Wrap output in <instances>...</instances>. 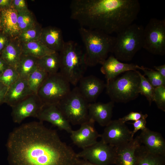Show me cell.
I'll return each instance as SVG.
<instances>
[{
  "label": "cell",
  "mask_w": 165,
  "mask_h": 165,
  "mask_svg": "<svg viewBox=\"0 0 165 165\" xmlns=\"http://www.w3.org/2000/svg\"><path fill=\"white\" fill-rule=\"evenodd\" d=\"M6 146L9 165H76L79 159L56 131L40 121L15 128L9 134Z\"/></svg>",
  "instance_id": "obj_1"
},
{
  "label": "cell",
  "mask_w": 165,
  "mask_h": 165,
  "mask_svg": "<svg viewBox=\"0 0 165 165\" xmlns=\"http://www.w3.org/2000/svg\"><path fill=\"white\" fill-rule=\"evenodd\" d=\"M71 18L80 27L110 35L133 24L140 9L138 0H73Z\"/></svg>",
  "instance_id": "obj_2"
},
{
  "label": "cell",
  "mask_w": 165,
  "mask_h": 165,
  "mask_svg": "<svg viewBox=\"0 0 165 165\" xmlns=\"http://www.w3.org/2000/svg\"><path fill=\"white\" fill-rule=\"evenodd\" d=\"M79 32L85 48V55L88 66L101 64L112 53L116 37L103 32L80 27Z\"/></svg>",
  "instance_id": "obj_3"
},
{
  "label": "cell",
  "mask_w": 165,
  "mask_h": 165,
  "mask_svg": "<svg viewBox=\"0 0 165 165\" xmlns=\"http://www.w3.org/2000/svg\"><path fill=\"white\" fill-rule=\"evenodd\" d=\"M59 54L60 72L70 84L76 86L88 67L85 51L77 43L69 40L65 42Z\"/></svg>",
  "instance_id": "obj_4"
},
{
  "label": "cell",
  "mask_w": 165,
  "mask_h": 165,
  "mask_svg": "<svg viewBox=\"0 0 165 165\" xmlns=\"http://www.w3.org/2000/svg\"><path fill=\"white\" fill-rule=\"evenodd\" d=\"M144 27L132 24L117 34L112 53L119 61H131L143 46Z\"/></svg>",
  "instance_id": "obj_5"
},
{
  "label": "cell",
  "mask_w": 165,
  "mask_h": 165,
  "mask_svg": "<svg viewBox=\"0 0 165 165\" xmlns=\"http://www.w3.org/2000/svg\"><path fill=\"white\" fill-rule=\"evenodd\" d=\"M138 71L126 72L121 76L107 82L106 93L111 101L126 103L138 97L140 79Z\"/></svg>",
  "instance_id": "obj_6"
},
{
  "label": "cell",
  "mask_w": 165,
  "mask_h": 165,
  "mask_svg": "<svg viewBox=\"0 0 165 165\" xmlns=\"http://www.w3.org/2000/svg\"><path fill=\"white\" fill-rule=\"evenodd\" d=\"M88 104L75 86L57 105L70 124L80 125L89 120Z\"/></svg>",
  "instance_id": "obj_7"
},
{
  "label": "cell",
  "mask_w": 165,
  "mask_h": 165,
  "mask_svg": "<svg viewBox=\"0 0 165 165\" xmlns=\"http://www.w3.org/2000/svg\"><path fill=\"white\" fill-rule=\"evenodd\" d=\"M70 85L60 72L49 74L37 95L44 105L57 104L71 91Z\"/></svg>",
  "instance_id": "obj_8"
},
{
  "label": "cell",
  "mask_w": 165,
  "mask_h": 165,
  "mask_svg": "<svg viewBox=\"0 0 165 165\" xmlns=\"http://www.w3.org/2000/svg\"><path fill=\"white\" fill-rule=\"evenodd\" d=\"M143 48L155 55L165 54V19H150L144 28Z\"/></svg>",
  "instance_id": "obj_9"
},
{
  "label": "cell",
  "mask_w": 165,
  "mask_h": 165,
  "mask_svg": "<svg viewBox=\"0 0 165 165\" xmlns=\"http://www.w3.org/2000/svg\"><path fill=\"white\" fill-rule=\"evenodd\" d=\"M78 158L99 165L115 164L116 151L115 147L102 140L82 149L77 153Z\"/></svg>",
  "instance_id": "obj_10"
},
{
  "label": "cell",
  "mask_w": 165,
  "mask_h": 165,
  "mask_svg": "<svg viewBox=\"0 0 165 165\" xmlns=\"http://www.w3.org/2000/svg\"><path fill=\"white\" fill-rule=\"evenodd\" d=\"M105 127L103 133L100 134L101 140L112 146L117 147L133 139L132 131L119 119L112 120Z\"/></svg>",
  "instance_id": "obj_11"
},
{
  "label": "cell",
  "mask_w": 165,
  "mask_h": 165,
  "mask_svg": "<svg viewBox=\"0 0 165 165\" xmlns=\"http://www.w3.org/2000/svg\"><path fill=\"white\" fill-rule=\"evenodd\" d=\"M44 105L36 94H32L12 107L13 122L20 123L25 119L36 117Z\"/></svg>",
  "instance_id": "obj_12"
},
{
  "label": "cell",
  "mask_w": 165,
  "mask_h": 165,
  "mask_svg": "<svg viewBox=\"0 0 165 165\" xmlns=\"http://www.w3.org/2000/svg\"><path fill=\"white\" fill-rule=\"evenodd\" d=\"M95 122L89 119L80 125L78 130H72L70 138L73 143L82 149L90 146L97 142V139L100 137L94 127Z\"/></svg>",
  "instance_id": "obj_13"
},
{
  "label": "cell",
  "mask_w": 165,
  "mask_h": 165,
  "mask_svg": "<svg viewBox=\"0 0 165 165\" xmlns=\"http://www.w3.org/2000/svg\"><path fill=\"white\" fill-rule=\"evenodd\" d=\"M36 118L41 122L46 121L60 130L71 133L72 131L70 123L65 118L57 104L44 105Z\"/></svg>",
  "instance_id": "obj_14"
},
{
  "label": "cell",
  "mask_w": 165,
  "mask_h": 165,
  "mask_svg": "<svg viewBox=\"0 0 165 165\" xmlns=\"http://www.w3.org/2000/svg\"><path fill=\"white\" fill-rule=\"evenodd\" d=\"M78 83L80 93L89 103L96 102L106 87L103 81L93 75L83 77Z\"/></svg>",
  "instance_id": "obj_15"
},
{
  "label": "cell",
  "mask_w": 165,
  "mask_h": 165,
  "mask_svg": "<svg viewBox=\"0 0 165 165\" xmlns=\"http://www.w3.org/2000/svg\"><path fill=\"white\" fill-rule=\"evenodd\" d=\"M101 73L105 75L107 82L116 78L121 74L130 71L142 70L143 66L131 63H123L118 60L113 55L108 57L101 64Z\"/></svg>",
  "instance_id": "obj_16"
},
{
  "label": "cell",
  "mask_w": 165,
  "mask_h": 165,
  "mask_svg": "<svg viewBox=\"0 0 165 165\" xmlns=\"http://www.w3.org/2000/svg\"><path fill=\"white\" fill-rule=\"evenodd\" d=\"M141 145L137 136L128 142L115 147L116 165H137L135 154L137 148Z\"/></svg>",
  "instance_id": "obj_17"
},
{
  "label": "cell",
  "mask_w": 165,
  "mask_h": 165,
  "mask_svg": "<svg viewBox=\"0 0 165 165\" xmlns=\"http://www.w3.org/2000/svg\"><path fill=\"white\" fill-rule=\"evenodd\" d=\"M138 136L140 143L150 152L165 156V141L161 134L146 127Z\"/></svg>",
  "instance_id": "obj_18"
},
{
  "label": "cell",
  "mask_w": 165,
  "mask_h": 165,
  "mask_svg": "<svg viewBox=\"0 0 165 165\" xmlns=\"http://www.w3.org/2000/svg\"><path fill=\"white\" fill-rule=\"evenodd\" d=\"M114 102L107 103L95 102L89 103V119L97 123L100 126L105 127L112 120Z\"/></svg>",
  "instance_id": "obj_19"
},
{
  "label": "cell",
  "mask_w": 165,
  "mask_h": 165,
  "mask_svg": "<svg viewBox=\"0 0 165 165\" xmlns=\"http://www.w3.org/2000/svg\"><path fill=\"white\" fill-rule=\"evenodd\" d=\"M33 94L30 89L27 79L20 78L8 87L4 103L11 107Z\"/></svg>",
  "instance_id": "obj_20"
},
{
  "label": "cell",
  "mask_w": 165,
  "mask_h": 165,
  "mask_svg": "<svg viewBox=\"0 0 165 165\" xmlns=\"http://www.w3.org/2000/svg\"><path fill=\"white\" fill-rule=\"evenodd\" d=\"M39 40L49 49L57 52L62 50L65 43L61 30L52 26L42 28Z\"/></svg>",
  "instance_id": "obj_21"
},
{
  "label": "cell",
  "mask_w": 165,
  "mask_h": 165,
  "mask_svg": "<svg viewBox=\"0 0 165 165\" xmlns=\"http://www.w3.org/2000/svg\"><path fill=\"white\" fill-rule=\"evenodd\" d=\"M17 16L18 13L12 8L1 11L0 31L12 39L17 38L20 33Z\"/></svg>",
  "instance_id": "obj_22"
},
{
  "label": "cell",
  "mask_w": 165,
  "mask_h": 165,
  "mask_svg": "<svg viewBox=\"0 0 165 165\" xmlns=\"http://www.w3.org/2000/svg\"><path fill=\"white\" fill-rule=\"evenodd\" d=\"M22 54L20 42L16 38L11 39L0 55L9 66L16 68Z\"/></svg>",
  "instance_id": "obj_23"
},
{
  "label": "cell",
  "mask_w": 165,
  "mask_h": 165,
  "mask_svg": "<svg viewBox=\"0 0 165 165\" xmlns=\"http://www.w3.org/2000/svg\"><path fill=\"white\" fill-rule=\"evenodd\" d=\"M135 154L137 165H165V156L152 153L143 145L137 148Z\"/></svg>",
  "instance_id": "obj_24"
},
{
  "label": "cell",
  "mask_w": 165,
  "mask_h": 165,
  "mask_svg": "<svg viewBox=\"0 0 165 165\" xmlns=\"http://www.w3.org/2000/svg\"><path fill=\"white\" fill-rule=\"evenodd\" d=\"M37 66L48 74L58 72L60 66L59 53L55 52L38 59Z\"/></svg>",
  "instance_id": "obj_25"
},
{
  "label": "cell",
  "mask_w": 165,
  "mask_h": 165,
  "mask_svg": "<svg viewBox=\"0 0 165 165\" xmlns=\"http://www.w3.org/2000/svg\"><path fill=\"white\" fill-rule=\"evenodd\" d=\"M20 43L22 54L38 59L55 52L48 48L39 40Z\"/></svg>",
  "instance_id": "obj_26"
},
{
  "label": "cell",
  "mask_w": 165,
  "mask_h": 165,
  "mask_svg": "<svg viewBox=\"0 0 165 165\" xmlns=\"http://www.w3.org/2000/svg\"><path fill=\"white\" fill-rule=\"evenodd\" d=\"M38 58L22 54L16 68L20 78L27 79L29 76L37 68Z\"/></svg>",
  "instance_id": "obj_27"
},
{
  "label": "cell",
  "mask_w": 165,
  "mask_h": 165,
  "mask_svg": "<svg viewBox=\"0 0 165 165\" xmlns=\"http://www.w3.org/2000/svg\"><path fill=\"white\" fill-rule=\"evenodd\" d=\"M48 75L38 68L30 75L27 79V82L30 89L33 94H37Z\"/></svg>",
  "instance_id": "obj_28"
},
{
  "label": "cell",
  "mask_w": 165,
  "mask_h": 165,
  "mask_svg": "<svg viewBox=\"0 0 165 165\" xmlns=\"http://www.w3.org/2000/svg\"><path fill=\"white\" fill-rule=\"evenodd\" d=\"M17 22L20 32L33 27L38 23L33 14L29 10L18 13Z\"/></svg>",
  "instance_id": "obj_29"
},
{
  "label": "cell",
  "mask_w": 165,
  "mask_h": 165,
  "mask_svg": "<svg viewBox=\"0 0 165 165\" xmlns=\"http://www.w3.org/2000/svg\"><path fill=\"white\" fill-rule=\"evenodd\" d=\"M42 28L38 23L33 27L20 32L17 38L20 42L39 40Z\"/></svg>",
  "instance_id": "obj_30"
},
{
  "label": "cell",
  "mask_w": 165,
  "mask_h": 165,
  "mask_svg": "<svg viewBox=\"0 0 165 165\" xmlns=\"http://www.w3.org/2000/svg\"><path fill=\"white\" fill-rule=\"evenodd\" d=\"M138 72L140 79L139 94L146 97L148 101L149 105H151L153 101L155 88L152 85L144 75H142L138 71Z\"/></svg>",
  "instance_id": "obj_31"
},
{
  "label": "cell",
  "mask_w": 165,
  "mask_h": 165,
  "mask_svg": "<svg viewBox=\"0 0 165 165\" xmlns=\"http://www.w3.org/2000/svg\"><path fill=\"white\" fill-rule=\"evenodd\" d=\"M19 78L16 68L9 66L0 75V81L9 87L15 83Z\"/></svg>",
  "instance_id": "obj_32"
},
{
  "label": "cell",
  "mask_w": 165,
  "mask_h": 165,
  "mask_svg": "<svg viewBox=\"0 0 165 165\" xmlns=\"http://www.w3.org/2000/svg\"><path fill=\"white\" fill-rule=\"evenodd\" d=\"M142 70L144 75L147 76L149 82L154 88L165 86V80L157 71L144 67Z\"/></svg>",
  "instance_id": "obj_33"
},
{
  "label": "cell",
  "mask_w": 165,
  "mask_h": 165,
  "mask_svg": "<svg viewBox=\"0 0 165 165\" xmlns=\"http://www.w3.org/2000/svg\"><path fill=\"white\" fill-rule=\"evenodd\" d=\"M153 101L158 108L165 112V86L155 88Z\"/></svg>",
  "instance_id": "obj_34"
},
{
  "label": "cell",
  "mask_w": 165,
  "mask_h": 165,
  "mask_svg": "<svg viewBox=\"0 0 165 165\" xmlns=\"http://www.w3.org/2000/svg\"><path fill=\"white\" fill-rule=\"evenodd\" d=\"M148 116L147 114H144L141 112H131L127 115L119 119L121 122L125 123L129 121H135L143 118H146Z\"/></svg>",
  "instance_id": "obj_35"
},
{
  "label": "cell",
  "mask_w": 165,
  "mask_h": 165,
  "mask_svg": "<svg viewBox=\"0 0 165 165\" xmlns=\"http://www.w3.org/2000/svg\"><path fill=\"white\" fill-rule=\"evenodd\" d=\"M12 8L18 13L26 12L29 10L25 0H12Z\"/></svg>",
  "instance_id": "obj_36"
},
{
  "label": "cell",
  "mask_w": 165,
  "mask_h": 165,
  "mask_svg": "<svg viewBox=\"0 0 165 165\" xmlns=\"http://www.w3.org/2000/svg\"><path fill=\"white\" fill-rule=\"evenodd\" d=\"M146 118H143L131 123L133 125L134 128L133 130L132 131V138H134V135L139 130H142L147 127H146Z\"/></svg>",
  "instance_id": "obj_37"
},
{
  "label": "cell",
  "mask_w": 165,
  "mask_h": 165,
  "mask_svg": "<svg viewBox=\"0 0 165 165\" xmlns=\"http://www.w3.org/2000/svg\"><path fill=\"white\" fill-rule=\"evenodd\" d=\"M11 39L8 35L0 31V55Z\"/></svg>",
  "instance_id": "obj_38"
},
{
  "label": "cell",
  "mask_w": 165,
  "mask_h": 165,
  "mask_svg": "<svg viewBox=\"0 0 165 165\" xmlns=\"http://www.w3.org/2000/svg\"><path fill=\"white\" fill-rule=\"evenodd\" d=\"M8 87L0 81V105L4 103Z\"/></svg>",
  "instance_id": "obj_39"
},
{
  "label": "cell",
  "mask_w": 165,
  "mask_h": 165,
  "mask_svg": "<svg viewBox=\"0 0 165 165\" xmlns=\"http://www.w3.org/2000/svg\"><path fill=\"white\" fill-rule=\"evenodd\" d=\"M12 0H0V11L12 8Z\"/></svg>",
  "instance_id": "obj_40"
},
{
  "label": "cell",
  "mask_w": 165,
  "mask_h": 165,
  "mask_svg": "<svg viewBox=\"0 0 165 165\" xmlns=\"http://www.w3.org/2000/svg\"><path fill=\"white\" fill-rule=\"evenodd\" d=\"M154 68L163 79L165 80V64L159 66H155Z\"/></svg>",
  "instance_id": "obj_41"
},
{
  "label": "cell",
  "mask_w": 165,
  "mask_h": 165,
  "mask_svg": "<svg viewBox=\"0 0 165 165\" xmlns=\"http://www.w3.org/2000/svg\"><path fill=\"white\" fill-rule=\"evenodd\" d=\"M6 62L1 57L0 55V75H1L9 67Z\"/></svg>",
  "instance_id": "obj_42"
},
{
  "label": "cell",
  "mask_w": 165,
  "mask_h": 165,
  "mask_svg": "<svg viewBox=\"0 0 165 165\" xmlns=\"http://www.w3.org/2000/svg\"><path fill=\"white\" fill-rule=\"evenodd\" d=\"M76 165H99L91 163L86 160L79 158Z\"/></svg>",
  "instance_id": "obj_43"
},
{
  "label": "cell",
  "mask_w": 165,
  "mask_h": 165,
  "mask_svg": "<svg viewBox=\"0 0 165 165\" xmlns=\"http://www.w3.org/2000/svg\"><path fill=\"white\" fill-rule=\"evenodd\" d=\"M1 23V11H0V25Z\"/></svg>",
  "instance_id": "obj_44"
}]
</instances>
